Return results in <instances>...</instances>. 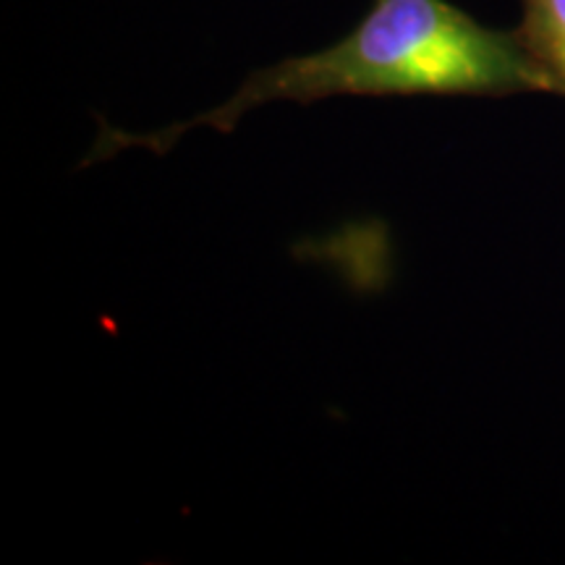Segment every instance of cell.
I'll return each mask as SVG.
<instances>
[{
	"instance_id": "cell-2",
	"label": "cell",
	"mask_w": 565,
	"mask_h": 565,
	"mask_svg": "<svg viewBox=\"0 0 565 565\" xmlns=\"http://www.w3.org/2000/svg\"><path fill=\"white\" fill-rule=\"evenodd\" d=\"M521 6L524 13L515 30L553 84V95L565 97V0H521Z\"/></svg>"
},
{
	"instance_id": "cell-1",
	"label": "cell",
	"mask_w": 565,
	"mask_h": 565,
	"mask_svg": "<svg viewBox=\"0 0 565 565\" xmlns=\"http://www.w3.org/2000/svg\"><path fill=\"white\" fill-rule=\"evenodd\" d=\"M553 84L519 30H492L448 0H372L362 21L333 45L252 71L228 100L150 134L103 124L89 160L141 147L168 152L192 129L228 134L270 103L330 97H508Z\"/></svg>"
}]
</instances>
